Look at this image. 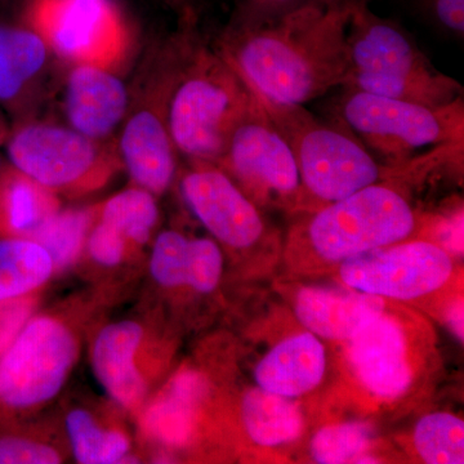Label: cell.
<instances>
[{"label":"cell","instance_id":"1","mask_svg":"<svg viewBox=\"0 0 464 464\" xmlns=\"http://www.w3.org/2000/svg\"><path fill=\"white\" fill-rule=\"evenodd\" d=\"M351 8L315 0L265 25L227 26L217 51L258 93L304 105L346 84Z\"/></svg>","mask_w":464,"mask_h":464},{"label":"cell","instance_id":"2","mask_svg":"<svg viewBox=\"0 0 464 464\" xmlns=\"http://www.w3.org/2000/svg\"><path fill=\"white\" fill-rule=\"evenodd\" d=\"M344 87L442 108L463 97L459 82L433 65L404 27L375 14L369 0L351 8Z\"/></svg>","mask_w":464,"mask_h":464},{"label":"cell","instance_id":"3","mask_svg":"<svg viewBox=\"0 0 464 464\" xmlns=\"http://www.w3.org/2000/svg\"><path fill=\"white\" fill-rule=\"evenodd\" d=\"M400 179L401 174H395L344 199L304 212L290 228V252L341 264L411 239L423 219Z\"/></svg>","mask_w":464,"mask_h":464},{"label":"cell","instance_id":"4","mask_svg":"<svg viewBox=\"0 0 464 464\" xmlns=\"http://www.w3.org/2000/svg\"><path fill=\"white\" fill-rule=\"evenodd\" d=\"M253 91L295 157L304 195L302 213L395 176L334 119L325 121L304 105L276 102Z\"/></svg>","mask_w":464,"mask_h":464},{"label":"cell","instance_id":"5","mask_svg":"<svg viewBox=\"0 0 464 464\" xmlns=\"http://www.w3.org/2000/svg\"><path fill=\"white\" fill-rule=\"evenodd\" d=\"M252 101V90L230 63L195 39L168 100V130L176 151L216 164Z\"/></svg>","mask_w":464,"mask_h":464},{"label":"cell","instance_id":"6","mask_svg":"<svg viewBox=\"0 0 464 464\" xmlns=\"http://www.w3.org/2000/svg\"><path fill=\"white\" fill-rule=\"evenodd\" d=\"M341 88L332 119L396 173L423 158L417 155L420 150L464 146V97L442 108H430Z\"/></svg>","mask_w":464,"mask_h":464},{"label":"cell","instance_id":"7","mask_svg":"<svg viewBox=\"0 0 464 464\" xmlns=\"http://www.w3.org/2000/svg\"><path fill=\"white\" fill-rule=\"evenodd\" d=\"M252 92L248 111L235 128L216 166L259 208L302 212L304 195L295 157Z\"/></svg>","mask_w":464,"mask_h":464},{"label":"cell","instance_id":"8","mask_svg":"<svg viewBox=\"0 0 464 464\" xmlns=\"http://www.w3.org/2000/svg\"><path fill=\"white\" fill-rule=\"evenodd\" d=\"M25 20L50 50L75 66L115 72L127 60L130 27L115 0H30Z\"/></svg>","mask_w":464,"mask_h":464},{"label":"cell","instance_id":"9","mask_svg":"<svg viewBox=\"0 0 464 464\" xmlns=\"http://www.w3.org/2000/svg\"><path fill=\"white\" fill-rule=\"evenodd\" d=\"M78 357L72 332L52 317L30 320L0 356V404L38 408L60 392Z\"/></svg>","mask_w":464,"mask_h":464},{"label":"cell","instance_id":"10","mask_svg":"<svg viewBox=\"0 0 464 464\" xmlns=\"http://www.w3.org/2000/svg\"><path fill=\"white\" fill-rule=\"evenodd\" d=\"M69 128L33 124L8 143L12 164L52 191H88L108 181L118 168L112 149Z\"/></svg>","mask_w":464,"mask_h":464},{"label":"cell","instance_id":"11","mask_svg":"<svg viewBox=\"0 0 464 464\" xmlns=\"http://www.w3.org/2000/svg\"><path fill=\"white\" fill-rule=\"evenodd\" d=\"M448 250L429 240H404L341 262L348 288L381 298L413 301L442 288L453 274Z\"/></svg>","mask_w":464,"mask_h":464},{"label":"cell","instance_id":"12","mask_svg":"<svg viewBox=\"0 0 464 464\" xmlns=\"http://www.w3.org/2000/svg\"><path fill=\"white\" fill-rule=\"evenodd\" d=\"M181 191L204 227L228 248L249 250L274 239L262 208L216 164L191 160Z\"/></svg>","mask_w":464,"mask_h":464},{"label":"cell","instance_id":"13","mask_svg":"<svg viewBox=\"0 0 464 464\" xmlns=\"http://www.w3.org/2000/svg\"><path fill=\"white\" fill-rule=\"evenodd\" d=\"M347 355L357 381L383 400L404 396L414 380L405 326L386 310L347 340Z\"/></svg>","mask_w":464,"mask_h":464},{"label":"cell","instance_id":"14","mask_svg":"<svg viewBox=\"0 0 464 464\" xmlns=\"http://www.w3.org/2000/svg\"><path fill=\"white\" fill-rule=\"evenodd\" d=\"M179 69H174L158 99L134 112L121 139V154L130 177L143 190L160 195L169 188L176 173V148L167 124L168 100Z\"/></svg>","mask_w":464,"mask_h":464},{"label":"cell","instance_id":"15","mask_svg":"<svg viewBox=\"0 0 464 464\" xmlns=\"http://www.w3.org/2000/svg\"><path fill=\"white\" fill-rule=\"evenodd\" d=\"M386 310V302L377 295L353 288L304 286L295 298L299 323L317 337L347 341L373 317Z\"/></svg>","mask_w":464,"mask_h":464},{"label":"cell","instance_id":"16","mask_svg":"<svg viewBox=\"0 0 464 464\" xmlns=\"http://www.w3.org/2000/svg\"><path fill=\"white\" fill-rule=\"evenodd\" d=\"M65 106L72 130L103 140L124 118L128 93L110 70L78 65L67 79Z\"/></svg>","mask_w":464,"mask_h":464},{"label":"cell","instance_id":"17","mask_svg":"<svg viewBox=\"0 0 464 464\" xmlns=\"http://www.w3.org/2000/svg\"><path fill=\"white\" fill-rule=\"evenodd\" d=\"M326 353L322 341L311 332L290 335L271 348L255 369L259 389L295 399L322 383Z\"/></svg>","mask_w":464,"mask_h":464},{"label":"cell","instance_id":"18","mask_svg":"<svg viewBox=\"0 0 464 464\" xmlns=\"http://www.w3.org/2000/svg\"><path fill=\"white\" fill-rule=\"evenodd\" d=\"M142 335L137 323L111 324L100 333L92 351L97 380L119 405L127 409L141 404L146 392L145 381L134 362Z\"/></svg>","mask_w":464,"mask_h":464},{"label":"cell","instance_id":"19","mask_svg":"<svg viewBox=\"0 0 464 464\" xmlns=\"http://www.w3.org/2000/svg\"><path fill=\"white\" fill-rule=\"evenodd\" d=\"M57 212L51 188L16 167L0 169V230L5 235L30 239Z\"/></svg>","mask_w":464,"mask_h":464},{"label":"cell","instance_id":"20","mask_svg":"<svg viewBox=\"0 0 464 464\" xmlns=\"http://www.w3.org/2000/svg\"><path fill=\"white\" fill-rule=\"evenodd\" d=\"M293 399L252 389L241 401V420L249 439L264 448L289 444L301 436L304 417Z\"/></svg>","mask_w":464,"mask_h":464},{"label":"cell","instance_id":"21","mask_svg":"<svg viewBox=\"0 0 464 464\" xmlns=\"http://www.w3.org/2000/svg\"><path fill=\"white\" fill-rule=\"evenodd\" d=\"M48 47L32 29L0 26V101L16 99L42 72Z\"/></svg>","mask_w":464,"mask_h":464},{"label":"cell","instance_id":"22","mask_svg":"<svg viewBox=\"0 0 464 464\" xmlns=\"http://www.w3.org/2000/svg\"><path fill=\"white\" fill-rule=\"evenodd\" d=\"M53 261L41 244L25 237L0 240V302L26 295L50 279Z\"/></svg>","mask_w":464,"mask_h":464},{"label":"cell","instance_id":"23","mask_svg":"<svg viewBox=\"0 0 464 464\" xmlns=\"http://www.w3.org/2000/svg\"><path fill=\"white\" fill-rule=\"evenodd\" d=\"M67 433L79 463L112 464L127 462L130 441L124 433L102 429L93 415L75 409L66 418Z\"/></svg>","mask_w":464,"mask_h":464},{"label":"cell","instance_id":"24","mask_svg":"<svg viewBox=\"0 0 464 464\" xmlns=\"http://www.w3.org/2000/svg\"><path fill=\"white\" fill-rule=\"evenodd\" d=\"M413 442L424 463L464 462V423L457 415L442 411L426 415L415 426Z\"/></svg>","mask_w":464,"mask_h":464},{"label":"cell","instance_id":"25","mask_svg":"<svg viewBox=\"0 0 464 464\" xmlns=\"http://www.w3.org/2000/svg\"><path fill=\"white\" fill-rule=\"evenodd\" d=\"M158 217L154 195L141 188L119 192L106 201L101 212V221L121 232L127 241L137 244L149 240Z\"/></svg>","mask_w":464,"mask_h":464},{"label":"cell","instance_id":"26","mask_svg":"<svg viewBox=\"0 0 464 464\" xmlns=\"http://www.w3.org/2000/svg\"><path fill=\"white\" fill-rule=\"evenodd\" d=\"M91 221L92 215L88 210L57 212L30 239L47 250L54 266L63 267L78 256Z\"/></svg>","mask_w":464,"mask_h":464},{"label":"cell","instance_id":"27","mask_svg":"<svg viewBox=\"0 0 464 464\" xmlns=\"http://www.w3.org/2000/svg\"><path fill=\"white\" fill-rule=\"evenodd\" d=\"M372 441V430L366 423L344 422L324 427L311 441V456L316 463L356 462L364 456Z\"/></svg>","mask_w":464,"mask_h":464},{"label":"cell","instance_id":"28","mask_svg":"<svg viewBox=\"0 0 464 464\" xmlns=\"http://www.w3.org/2000/svg\"><path fill=\"white\" fill-rule=\"evenodd\" d=\"M188 248L190 239L179 231L159 235L151 256V274L157 283L167 288L188 284Z\"/></svg>","mask_w":464,"mask_h":464},{"label":"cell","instance_id":"29","mask_svg":"<svg viewBox=\"0 0 464 464\" xmlns=\"http://www.w3.org/2000/svg\"><path fill=\"white\" fill-rule=\"evenodd\" d=\"M224 256L218 244L208 237L190 239L188 285L200 293L213 292L221 282Z\"/></svg>","mask_w":464,"mask_h":464},{"label":"cell","instance_id":"30","mask_svg":"<svg viewBox=\"0 0 464 464\" xmlns=\"http://www.w3.org/2000/svg\"><path fill=\"white\" fill-rule=\"evenodd\" d=\"M188 404L170 396L152 406L146 414V430L167 444H181L190 432Z\"/></svg>","mask_w":464,"mask_h":464},{"label":"cell","instance_id":"31","mask_svg":"<svg viewBox=\"0 0 464 464\" xmlns=\"http://www.w3.org/2000/svg\"><path fill=\"white\" fill-rule=\"evenodd\" d=\"M315 0H235L228 27H256L279 20Z\"/></svg>","mask_w":464,"mask_h":464},{"label":"cell","instance_id":"32","mask_svg":"<svg viewBox=\"0 0 464 464\" xmlns=\"http://www.w3.org/2000/svg\"><path fill=\"white\" fill-rule=\"evenodd\" d=\"M415 11L449 35L462 38L464 0H409Z\"/></svg>","mask_w":464,"mask_h":464},{"label":"cell","instance_id":"33","mask_svg":"<svg viewBox=\"0 0 464 464\" xmlns=\"http://www.w3.org/2000/svg\"><path fill=\"white\" fill-rule=\"evenodd\" d=\"M61 463L56 449L23 438L0 439V464Z\"/></svg>","mask_w":464,"mask_h":464},{"label":"cell","instance_id":"34","mask_svg":"<svg viewBox=\"0 0 464 464\" xmlns=\"http://www.w3.org/2000/svg\"><path fill=\"white\" fill-rule=\"evenodd\" d=\"M127 239L114 227L101 221L91 232L88 246L92 257L103 266H116L124 257Z\"/></svg>","mask_w":464,"mask_h":464},{"label":"cell","instance_id":"35","mask_svg":"<svg viewBox=\"0 0 464 464\" xmlns=\"http://www.w3.org/2000/svg\"><path fill=\"white\" fill-rule=\"evenodd\" d=\"M199 2L200 0H168L173 8L179 12L182 20H197Z\"/></svg>","mask_w":464,"mask_h":464},{"label":"cell","instance_id":"36","mask_svg":"<svg viewBox=\"0 0 464 464\" xmlns=\"http://www.w3.org/2000/svg\"><path fill=\"white\" fill-rule=\"evenodd\" d=\"M317 2L322 3L325 7L351 8L357 3L362 2V0H317Z\"/></svg>","mask_w":464,"mask_h":464}]
</instances>
